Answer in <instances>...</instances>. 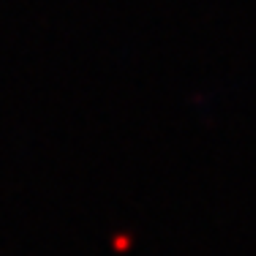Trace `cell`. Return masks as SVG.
Returning <instances> with one entry per match:
<instances>
[]
</instances>
